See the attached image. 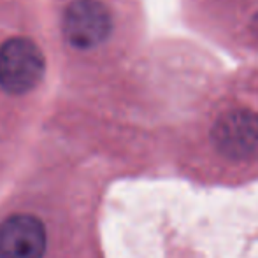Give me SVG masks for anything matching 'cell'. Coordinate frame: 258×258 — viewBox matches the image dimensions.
<instances>
[{
    "mask_svg": "<svg viewBox=\"0 0 258 258\" xmlns=\"http://www.w3.org/2000/svg\"><path fill=\"white\" fill-rule=\"evenodd\" d=\"M46 60L28 37H11L0 44V88L11 95H25L42 81Z\"/></svg>",
    "mask_w": 258,
    "mask_h": 258,
    "instance_id": "obj_2",
    "label": "cell"
},
{
    "mask_svg": "<svg viewBox=\"0 0 258 258\" xmlns=\"http://www.w3.org/2000/svg\"><path fill=\"white\" fill-rule=\"evenodd\" d=\"M211 139L221 156L230 162H249L258 156V112L234 107L221 112L211 130Z\"/></svg>",
    "mask_w": 258,
    "mask_h": 258,
    "instance_id": "obj_3",
    "label": "cell"
},
{
    "mask_svg": "<svg viewBox=\"0 0 258 258\" xmlns=\"http://www.w3.org/2000/svg\"><path fill=\"white\" fill-rule=\"evenodd\" d=\"M251 30H253V34L258 37V14L253 18V21H251Z\"/></svg>",
    "mask_w": 258,
    "mask_h": 258,
    "instance_id": "obj_5",
    "label": "cell"
},
{
    "mask_svg": "<svg viewBox=\"0 0 258 258\" xmlns=\"http://www.w3.org/2000/svg\"><path fill=\"white\" fill-rule=\"evenodd\" d=\"M61 28L72 48H97L111 35V11L100 0H74L65 9Z\"/></svg>",
    "mask_w": 258,
    "mask_h": 258,
    "instance_id": "obj_4",
    "label": "cell"
},
{
    "mask_svg": "<svg viewBox=\"0 0 258 258\" xmlns=\"http://www.w3.org/2000/svg\"><path fill=\"white\" fill-rule=\"evenodd\" d=\"M61 213L35 197L9 206L0 214V258H67L71 234H63Z\"/></svg>",
    "mask_w": 258,
    "mask_h": 258,
    "instance_id": "obj_1",
    "label": "cell"
}]
</instances>
